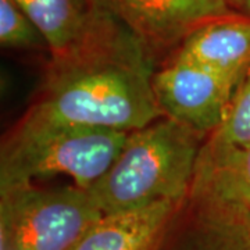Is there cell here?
<instances>
[{
    "mask_svg": "<svg viewBox=\"0 0 250 250\" xmlns=\"http://www.w3.org/2000/svg\"><path fill=\"white\" fill-rule=\"evenodd\" d=\"M174 56L241 85L250 71V17L232 13L202 22L181 41Z\"/></svg>",
    "mask_w": 250,
    "mask_h": 250,
    "instance_id": "cell-8",
    "label": "cell"
},
{
    "mask_svg": "<svg viewBox=\"0 0 250 250\" xmlns=\"http://www.w3.org/2000/svg\"><path fill=\"white\" fill-rule=\"evenodd\" d=\"M229 1H231V4H232V6H238V7H241L242 0H229Z\"/></svg>",
    "mask_w": 250,
    "mask_h": 250,
    "instance_id": "cell-15",
    "label": "cell"
},
{
    "mask_svg": "<svg viewBox=\"0 0 250 250\" xmlns=\"http://www.w3.org/2000/svg\"><path fill=\"white\" fill-rule=\"evenodd\" d=\"M181 202L161 200L103 214L70 250H156Z\"/></svg>",
    "mask_w": 250,
    "mask_h": 250,
    "instance_id": "cell-9",
    "label": "cell"
},
{
    "mask_svg": "<svg viewBox=\"0 0 250 250\" xmlns=\"http://www.w3.org/2000/svg\"><path fill=\"white\" fill-rule=\"evenodd\" d=\"M249 211H250V207H249Z\"/></svg>",
    "mask_w": 250,
    "mask_h": 250,
    "instance_id": "cell-16",
    "label": "cell"
},
{
    "mask_svg": "<svg viewBox=\"0 0 250 250\" xmlns=\"http://www.w3.org/2000/svg\"><path fill=\"white\" fill-rule=\"evenodd\" d=\"M128 132L60 124L25 116L0 149V192L53 177L89 189L111 166Z\"/></svg>",
    "mask_w": 250,
    "mask_h": 250,
    "instance_id": "cell-3",
    "label": "cell"
},
{
    "mask_svg": "<svg viewBox=\"0 0 250 250\" xmlns=\"http://www.w3.org/2000/svg\"><path fill=\"white\" fill-rule=\"evenodd\" d=\"M241 7L245 10V13L248 14V17H250V0H242Z\"/></svg>",
    "mask_w": 250,
    "mask_h": 250,
    "instance_id": "cell-14",
    "label": "cell"
},
{
    "mask_svg": "<svg viewBox=\"0 0 250 250\" xmlns=\"http://www.w3.org/2000/svg\"><path fill=\"white\" fill-rule=\"evenodd\" d=\"M238 88L232 80L177 56L153 75L161 116L206 138L221 126Z\"/></svg>",
    "mask_w": 250,
    "mask_h": 250,
    "instance_id": "cell-5",
    "label": "cell"
},
{
    "mask_svg": "<svg viewBox=\"0 0 250 250\" xmlns=\"http://www.w3.org/2000/svg\"><path fill=\"white\" fill-rule=\"evenodd\" d=\"M156 250H250L249 208L189 193Z\"/></svg>",
    "mask_w": 250,
    "mask_h": 250,
    "instance_id": "cell-6",
    "label": "cell"
},
{
    "mask_svg": "<svg viewBox=\"0 0 250 250\" xmlns=\"http://www.w3.org/2000/svg\"><path fill=\"white\" fill-rule=\"evenodd\" d=\"M207 139L161 116L128 132L108 170L88 189L103 214L134 210L189 195Z\"/></svg>",
    "mask_w": 250,
    "mask_h": 250,
    "instance_id": "cell-2",
    "label": "cell"
},
{
    "mask_svg": "<svg viewBox=\"0 0 250 250\" xmlns=\"http://www.w3.org/2000/svg\"><path fill=\"white\" fill-rule=\"evenodd\" d=\"M206 142L214 146H235L250 142V71L236 90L221 126Z\"/></svg>",
    "mask_w": 250,
    "mask_h": 250,
    "instance_id": "cell-13",
    "label": "cell"
},
{
    "mask_svg": "<svg viewBox=\"0 0 250 250\" xmlns=\"http://www.w3.org/2000/svg\"><path fill=\"white\" fill-rule=\"evenodd\" d=\"M189 193L249 208L250 142L214 146L205 141Z\"/></svg>",
    "mask_w": 250,
    "mask_h": 250,
    "instance_id": "cell-10",
    "label": "cell"
},
{
    "mask_svg": "<svg viewBox=\"0 0 250 250\" xmlns=\"http://www.w3.org/2000/svg\"><path fill=\"white\" fill-rule=\"evenodd\" d=\"M157 54L175 49L197 25L232 14L229 0H93Z\"/></svg>",
    "mask_w": 250,
    "mask_h": 250,
    "instance_id": "cell-7",
    "label": "cell"
},
{
    "mask_svg": "<svg viewBox=\"0 0 250 250\" xmlns=\"http://www.w3.org/2000/svg\"><path fill=\"white\" fill-rule=\"evenodd\" d=\"M0 43L6 49L49 50L41 31L14 0H0Z\"/></svg>",
    "mask_w": 250,
    "mask_h": 250,
    "instance_id": "cell-12",
    "label": "cell"
},
{
    "mask_svg": "<svg viewBox=\"0 0 250 250\" xmlns=\"http://www.w3.org/2000/svg\"><path fill=\"white\" fill-rule=\"evenodd\" d=\"M154 56L131 28L98 4L80 43L50 59L25 116L123 132L139 129L161 117L153 92Z\"/></svg>",
    "mask_w": 250,
    "mask_h": 250,
    "instance_id": "cell-1",
    "label": "cell"
},
{
    "mask_svg": "<svg viewBox=\"0 0 250 250\" xmlns=\"http://www.w3.org/2000/svg\"><path fill=\"white\" fill-rule=\"evenodd\" d=\"M1 250H70L103 215L77 185L35 184L0 192Z\"/></svg>",
    "mask_w": 250,
    "mask_h": 250,
    "instance_id": "cell-4",
    "label": "cell"
},
{
    "mask_svg": "<svg viewBox=\"0 0 250 250\" xmlns=\"http://www.w3.org/2000/svg\"><path fill=\"white\" fill-rule=\"evenodd\" d=\"M45 38L50 59L60 57L88 34L98 13L93 0H14Z\"/></svg>",
    "mask_w": 250,
    "mask_h": 250,
    "instance_id": "cell-11",
    "label": "cell"
}]
</instances>
